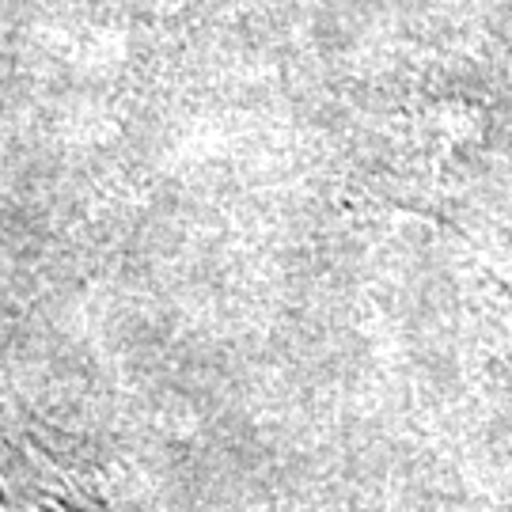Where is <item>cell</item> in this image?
Returning a JSON list of instances; mask_svg holds the SVG:
<instances>
[{
  "label": "cell",
  "instance_id": "6da1fadb",
  "mask_svg": "<svg viewBox=\"0 0 512 512\" xmlns=\"http://www.w3.org/2000/svg\"><path fill=\"white\" fill-rule=\"evenodd\" d=\"M54 490V475L27 467V459L19 456V448L0 440V512H76L61 505Z\"/></svg>",
  "mask_w": 512,
  "mask_h": 512
}]
</instances>
